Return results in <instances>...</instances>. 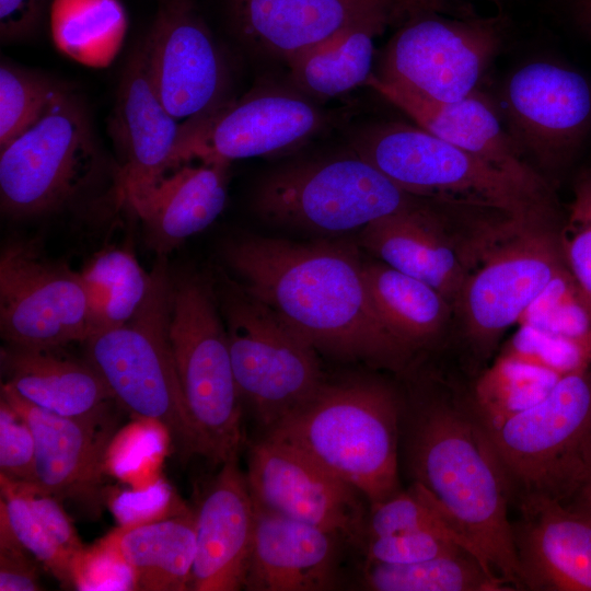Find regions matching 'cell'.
<instances>
[{"label": "cell", "mask_w": 591, "mask_h": 591, "mask_svg": "<svg viewBox=\"0 0 591 591\" xmlns=\"http://www.w3.org/2000/svg\"><path fill=\"white\" fill-rule=\"evenodd\" d=\"M223 255L237 282L316 350L390 368L409 357L376 315L354 245L244 236L228 243Z\"/></svg>", "instance_id": "obj_1"}, {"label": "cell", "mask_w": 591, "mask_h": 591, "mask_svg": "<svg viewBox=\"0 0 591 591\" xmlns=\"http://www.w3.org/2000/svg\"><path fill=\"white\" fill-rule=\"evenodd\" d=\"M412 420L407 449L414 483L439 502L512 590H523L508 515L510 487L472 402L431 399Z\"/></svg>", "instance_id": "obj_2"}, {"label": "cell", "mask_w": 591, "mask_h": 591, "mask_svg": "<svg viewBox=\"0 0 591 591\" xmlns=\"http://www.w3.org/2000/svg\"><path fill=\"white\" fill-rule=\"evenodd\" d=\"M401 403L372 380L324 384L266 430L357 488L378 505L399 491L397 443Z\"/></svg>", "instance_id": "obj_3"}, {"label": "cell", "mask_w": 591, "mask_h": 591, "mask_svg": "<svg viewBox=\"0 0 591 591\" xmlns=\"http://www.w3.org/2000/svg\"><path fill=\"white\" fill-rule=\"evenodd\" d=\"M351 146L415 197L488 210L503 218H555L553 193L538 192L417 125L373 124L354 135Z\"/></svg>", "instance_id": "obj_4"}, {"label": "cell", "mask_w": 591, "mask_h": 591, "mask_svg": "<svg viewBox=\"0 0 591 591\" xmlns=\"http://www.w3.org/2000/svg\"><path fill=\"white\" fill-rule=\"evenodd\" d=\"M148 294L125 324L97 332L83 344L85 360L104 379L119 407L165 430L183 457L198 455L171 341L173 276L157 255Z\"/></svg>", "instance_id": "obj_5"}, {"label": "cell", "mask_w": 591, "mask_h": 591, "mask_svg": "<svg viewBox=\"0 0 591 591\" xmlns=\"http://www.w3.org/2000/svg\"><path fill=\"white\" fill-rule=\"evenodd\" d=\"M170 341L198 455L221 465L237 460L242 398L215 286L206 279L173 277Z\"/></svg>", "instance_id": "obj_6"}, {"label": "cell", "mask_w": 591, "mask_h": 591, "mask_svg": "<svg viewBox=\"0 0 591 591\" xmlns=\"http://www.w3.org/2000/svg\"><path fill=\"white\" fill-rule=\"evenodd\" d=\"M105 155L80 96L66 88L30 128L0 149V205L13 219L62 211L101 178Z\"/></svg>", "instance_id": "obj_7"}, {"label": "cell", "mask_w": 591, "mask_h": 591, "mask_svg": "<svg viewBox=\"0 0 591 591\" xmlns=\"http://www.w3.org/2000/svg\"><path fill=\"white\" fill-rule=\"evenodd\" d=\"M551 220L503 218L465 248L456 304L468 338L490 348L565 265Z\"/></svg>", "instance_id": "obj_8"}, {"label": "cell", "mask_w": 591, "mask_h": 591, "mask_svg": "<svg viewBox=\"0 0 591 591\" xmlns=\"http://www.w3.org/2000/svg\"><path fill=\"white\" fill-rule=\"evenodd\" d=\"M215 291L241 398L267 430L324 384L316 349L237 281L221 277Z\"/></svg>", "instance_id": "obj_9"}, {"label": "cell", "mask_w": 591, "mask_h": 591, "mask_svg": "<svg viewBox=\"0 0 591 591\" xmlns=\"http://www.w3.org/2000/svg\"><path fill=\"white\" fill-rule=\"evenodd\" d=\"M420 199L354 152L275 171L259 183L253 205L270 223L338 234L362 230Z\"/></svg>", "instance_id": "obj_10"}, {"label": "cell", "mask_w": 591, "mask_h": 591, "mask_svg": "<svg viewBox=\"0 0 591 591\" xmlns=\"http://www.w3.org/2000/svg\"><path fill=\"white\" fill-rule=\"evenodd\" d=\"M487 432L511 497L565 503L591 444V367L563 376L544 399Z\"/></svg>", "instance_id": "obj_11"}, {"label": "cell", "mask_w": 591, "mask_h": 591, "mask_svg": "<svg viewBox=\"0 0 591 591\" xmlns=\"http://www.w3.org/2000/svg\"><path fill=\"white\" fill-rule=\"evenodd\" d=\"M453 10L425 13L399 25L374 74L438 102L457 101L478 91L501 47L502 22L500 16L451 15Z\"/></svg>", "instance_id": "obj_12"}, {"label": "cell", "mask_w": 591, "mask_h": 591, "mask_svg": "<svg viewBox=\"0 0 591 591\" xmlns=\"http://www.w3.org/2000/svg\"><path fill=\"white\" fill-rule=\"evenodd\" d=\"M0 333L7 345L33 349L84 343L92 327L80 273L31 241L7 243L0 254Z\"/></svg>", "instance_id": "obj_13"}, {"label": "cell", "mask_w": 591, "mask_h": 591, "mask_svg": "<svg viewBox=\"0 0 591 591\" xmlns=\"http://www.w3.org/2000/svg\"><path fill=\"white\" fill-rule=\"evenodd\" d=\"M326 124L325 114L294 89H257L183 124L178 165L277 155L303 146Z\"/></svg>", "instance_id": "obj_14"}, {"label": "cell", "mask_w": 591, "mask_h": 591, "mask_svg": "<svg viewBox=\"0 0 591 591\" xmlns=\"http://www.w3.org/2000/svg\"><path fill=\"white\" fill-rule=\"evenodd\" d=\"M245 475L258 506L366 547L362 494L298 449L264 437L250 447Z\"/></svg>", "instance_id": "obj_15"}, {"label": "cell", "mask_w": 591, "mask_h": 591, "mask_svg": "<svg viewBox=\"0 0 591 591\" xmlns=\"http://www.w3.org/2000/svg\"><path fill=\"white\" fill-rule=\"evenodd\" d=\"M142 44L155 91L179 123L228 102V67L195 0H159Z\"/></svg>", "instance_id": "obj_16"}, {"label": "cell", "mask_w": 591, "mask_h": 591, "mask_svg": "<svg viewBox=\"0 0 591 591\" xmlns=\"http://www.w3.org/2000/svg\"><path fill=\"white\" fill-rule=\"evenodd\" d=\"M499 109L522 154H530L545 170H557L591 129V85L576 70L533 61L510 76Z\"/></svg>", "instance_id": "obj_17"}, {"label": "cell", "mask_w": 591, "mask_h": 591, "mask_svg": "<svg viewBox=\"0 0 591 591\" xmlns=\"http://www.w3.org/2000/svg\"><path fill=\"white\" fill-rule=\"evenodd\" d=\"M108 130L119 160L120 199L128 207L178 166L183 131L155 91L142 40L123 70Z\"/></svg>", "instance_id": "obj_18"}, {"label": "cell", "mask_w": 591, "mask_h": 591, "mask_svg": "<svg viewBox=\"0 0 591 591\" xmlns=\"http://www.w3.org/2000/svg\"><path fill=\"white\" fill-rule=\"evenodd\" d=\"M233 34L252 51L288 65L348 28L390 18L391 0H223Z\"/></svg>", "instance_id": "obj_19"}, {"label": "cell", "mask_w": 591, "mask_h": 591, "mask_svg": "<svg viewBox=\"0 0 591 591\" xmlns=\"http://www.w3.org/2000/svg\"><path fill=\"white\" fill-rule=\"evenodd\" d=\"M28 424L35 439V483L31 489L86 506L97 505L112 415L101 418L60 416L22 398L1 384V396Z\"/></svg>", "instance_id": "obj_20"}, {"label": "cell", "mask_w": 591, "mask_h": 591, "mask_svg": "<svg viewBox=\"0 0 591 591\" xmlns=\"http://www.w3.org/2000/svg\"><path fill=\"white\" fill-rule=\"evenodd\" d=\"M512 536L523 589L591 591V520L544 496L519 499Z\"/></svg>", "instance_id": "obj_21"}, {"label": "cell", "mask_w": 591, "mask_h": 591, "mask_svg": "<svg viewBox=\"0 0 591 591\" xmlns=\"http://www.w3.org/2000/svg\"><path fill=\"white\" fill-rule=\"evenodd\" d=\"M366 86L406 114L420 128L538 192L552 193L548 183L524 161L499 111L480 92L453 102H438L387 83L374 73Z\"/></svg>", "instance_id": "obj_22"}, {"label": "cell", "mask_w": 591, "mask_h": 591, "mask_svg": "<svg viewBox=\"0 0 591 591\" xmlns=\"http://www.w3.org/2000/svg\"><path fill=\"white\" fill-rule=\"evenodd\" d=\"M193 591L244 589L255 530V502L237 460L222 464L195 512Z\"/></svg>", "instance_id": "obj_23"}, {"label": "cell", "mask_w": 591, "mask_h": 591, "mask_svg": "<svg viewBox=\"0 0 591 591\" xmlns=\"http://www.w3.org/2000/svg\"><path fill=\"white\" fill-rule=\"evenodd\" d=\"M339 543L344 542L325 530L273 512L255 502L254 538L244 589H333L337 581Z\"/></svg>", "instance_id": "obj_24"}, {"label": "cell", "mask_w": 591, "mask_h": 591, "mask_svg": "<svg viewBox=\"0 0 591 591\" xmlns=\"http://www.w3.org/2000/svg\"><path fill=\"white\" fill-rule=\"evenodd\" d=\"M229 167L220 160L184 162L128 206L150 250L166 256L216 221L227 204Z\"/></svg>", "instance_id": "obj_25"}, {"label": "cell", "mask_w": 591, "mask_h": 591, "mask_svg": "<svg viewBox=\"0 0 591 591\" xmlns=\"http://www.w3.org/2000/svg\"><path fill=\"white\" fill-rule=\"evenodd\" d=\"M361 243L384 264L415 277L456 304L467 274L465 248L447 235L438 216L420 201L371 222Z\"/></svg>", "instance_id": "obj_26"}, {"label": "cell", "mask_w": 591, "mask_h": 591, "mask_svg": "<svg viewBox=\"0 0 591 591\" xmlns=\"http://www.w3.org/2000/svg\"><path fill=\"white\" fill-rule=\"evenodd\" d=\"M94 548L126 568L131 590H189L197 551L195 512L181 508L171 517L128 522Z\"/></svg>", "instance_id": "obj_27"}, {"label": "cell", "mask_w": 591, "mask_h": 591, "mask_svg": "<svg viewBox=\"0 0 591 591\" xmlns=\"http://www.w3.org/2000/svg\"><path fill=\"white\" fill-rule=\"evenodd\" d=\"M58 350L5 345L0 355L3 383L25 401L60 416L111 415L117 403L100 373L86 360L63 357Z\"/></svg>", "instance_id": "obj_28"}, {"label": "cell", "mask_w": 591, "mask_h": 591, "mask_svg": "<svg viewBox=\"0 0 591 591\" xmlns=\"http://www.w3.org/2000/svg\"><path fill=\"white\" fill-rule=\"evenodd\" d=\"M363 274L376 315L410 351L444 328L452 304L433 287L383 262H364Z\"/></svg>", "instance_id": "obj_29"}, {"label": "cell", "mask_w": 591, "mask_h": 591, "mask_svg": "<svg viewBox=\"0 0 591 591\" xmlns=\"http://www.w3.org/2000/svg\"><path fill=\"white\" fill-rule=\"evenodd\" d=\"M391 26L390 18L357 24L290 61L293 89L309 99L325 100L366 85L373 68L375 38Z\"/></svg>", "instance_id": "obj_30"}, {"label": "cell", "mask_w": 591, "mask_h": 591, "mask_svg": "<svg viewBox=\"0 0 591 591\" xmlns=\"http://www.w3.org/2000/svg\"><path fill=\"white\" fill-rule=\"evenodd\" d=\"M47 18L56 48L92 68L114 61L128 30L120 0H53Z\"/></svg>", "instance_id": "obj_31"}, {"label": "cell", "mask_w": 591, "mask_h": 591, "mask_svg": "<svg viewBox=\"0 0 591 591\" xmlns=\"http://www.w3.org/2000/svg\"><path fill=\"white\" fill-rule=\"evenodd\" d=\"M85 289L92 334L128 322L144 301L151 282L136 256L125 248H107L80 271Z\"/></svg>", "instance_id": "obj_32"}, {"label": "cell", "mask_w": 591, "mask_h": 591, "mask_svg": "<svg viewBox=\"0 0 591 591\" xmlns=\"http://www.w3.org/2000/svg\"><path fill=\"white\" fill-rule=\"evenodd\" d=\"M363 584L373 591L512 590L467 551L409 564L366 563Z\"/></svg>", "instance_id": "obj_33"}, {"label": "cell", "mask_w": 591, "mask_h": 591, "mask_svg": "<svg viewBox=\"0 0 591 591\" xmlns=\"http://www.w3.org/2000/svg\"><path fill=\"white\" fill-rule=\"evenodd\" d=\"M563 376L499 354L478 378L472 404L486 429L544 399Z\"/></svg>", "instance_id": "obj_34"}, {"label": "cell", "mask_w": 591, "mask_h": 591, "mask_svg": "<svg viewBox=\"0 0 591 591\" xmlns=\"http://www.w3.org/2000/svg\"><path fill=\"white\" fill-rule=\"evenodd\" d=\"M367 531L368 538L416 531L438 532L455 541L497 575L479 548L439 502L416 483L408 490H399L386 500L370 507Z\"/></svg>", "instance_id": "obj_35"}, {"label": "cell", "mask_w": 591, "mask_h": 591, "mask_svg": "<svg viewBox=\"0 0 591 591\" xmlns=\"http://www.w3.org/2000/svg\"><path fill=\"white\" fill-rule=\"evenodd\" d=\"M67 86L7 60L0 66V149L36 123Z\"/></svg>", "instance_id": "obj_36"}, {"label": "cell", "mask_w": 591, "mask_h": 591, "mask_svg": "<svg viewBox=\"0 0 591 591\" xmlns=\"http://www.w3.org/2000/svg\"><path fill=\"white\" fill-rule=\"evenodd\" d=\"M0 507L4 509L21 544L61 584L77 587L82 559L66 551L49 533L15 483L0 476Z\"/></svg>", "instance_id": "obj_37"}, {"label": "cell", "mask_w": 591, "mask_h": 591, "mask_svg": "<svg viewBox=\"0 0 591 591\" xmlns=\"http://www.w3.org/2000/svg\"><path fill=\"white\" fill-rule=\"evenodd\" d=\"M517 325L591 341V311L566 265L526 308Z\"/></svg>", "instance_id": "obj_38"}, {"label": "cell", "mask_w": 591, "mask_h": 591, "mask_svg": "<svg viewBox=\"0 0 591 591\" xmlns=\"http://www.w3.org/2000/svg\"><path fill=\"white\" fill-rule=\"evenodd\" d=\"M557 237L564 263L591 311V166L575 182Z\"/></svg>", "instance_id": "obj_39"}, {"label": "cell", "mask_w": 591, "mask_h": 591, "mask_svg": "<svg viewBox=\"0 0 591 591\" xmlns=\"http://www.w3.org/2000/svg\"><path fill=\"white\" fill-rule=\"evenodd\" d=\"M500 354L561 376L591 367V341L552 335L520 325Z\"/></svg>", "instance_id": "obj_40"}, {"label": "cell", "mask_w": 591, "mask_h": 591, "mask_svg": "<svg viewBox=\"0 0 591 591\" xmlns=\"http://www.w3.org/2000/svg\"><path fill=\"white\" fill-rule=\"evenodd\" d=\"M364 549L366 563L383 564L417 563L466 551L452 538L433 531L370 537Z\"/></svg>", "instance_id": "obj_41"}, {"label": "cell", "mask_w": 591, "mask_h": 591, "mask_svg": "<svg viewBox=\"0 0 591 591\" xmlns=\"http://www.w3.org/2000/svg\"><path fill=\"white\" fill-rule=\"evenodd\" d=\"M0 476L35 483V439L25 419L0 397Z\"/></svg>", "instance_id": "obj_42"}, {"label": "cell", "mask_w": 591, "mask_h": 591, "mask_svg": "<svg viewBox=\"0 0 591 591\" xmlns=\"http://www.w3.org/2000/svg\"><path fill=\"white\" fill-rule=\"evenodd\" d=\"M21 544L0 507V591H38L36 564ZM33 557V556H32Z\"/></svg>", "instance_id": "obj_43"}, {"label": "cell", "mask_w": 591, "mask_h": 591, "mask_svg": "<svg viewBox=\"0 0 591 591\" xmlns=\"http://www.w3.org/2000/svg\"><path fill=\"white\" fill-rule=\"evenodd\" d=\"M15 484L25 496L33 512L57 542L70 554L82 559L86 548L80 541L70 518L63 510L61 501L53 496L35 491L24 484Z\"/></svg>", "instance_id": "obj_44"}, {"label": "cell", "mask_w": 591, "mask_h": 591, "mask_svg": "<svg viewBox=\"0 0 591 591\" xmlns=\"http://www.w3.org/2000/svg\"><path fill=\"white\" fill-rule=\"evenodd\" d=\"M53 0H0V37L3 43L31 38L48 15Z\"/></svg>", "instance_id": "obj_45"}, {"label": "cell", "mask_w": 591, "mask_h": 591, "mask_svg": "<svg viewBox=\"0 0 591 591\" xmlns=\"http://www.w3.org/2000/svg\"><path fill=\"white\" fill-rule=\"evenodd\" d=\"M470 0H391L392 25L399 26L406 21L430 12H443L455 9L457 3ZM498 2L500 0H488Z\"/></svg>", "instance_id": "obj_46"}, {"label": "cell", "mask_w": 591, "mask_h": 591, "mask_svg": "<svg viewBox=\"0 0 591 591\" xmlns=\"http://www.w3.org/2000/svg\"><path fill=\"white\" fill-rule=\"evenodd\" d=\"M564 505L591 520V444L587 452L577 485Z\"/></svg>", "instance_id": "obj_47"}, {"label": "cell", "mask_w": 591, "mask_h": 591, "mask_svg": "<svg viewBox=\"0 0 591 591\" xmlns=\"http://www.w3.org/2000/svg\"><path fill=\"white\" fill-rule=\"evenodd\" d=\"M573 23L591 37V0H560Z\"/></svg>", "instance_id": "obj_48"}]
</instances>
